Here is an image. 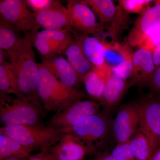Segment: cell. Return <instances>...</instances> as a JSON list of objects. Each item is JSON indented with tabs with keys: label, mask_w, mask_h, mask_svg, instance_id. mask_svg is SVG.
Instances as JSON below:
<instances>
[{
	"label": "cell",
	"mask_w": 160,
	"mask_h": 160,
	"mask_svg": "<svg viewBox=\"0 0 160 160\" xmlns=\"http://www.w3.org/2000/svg\"><path fill=\"white\" fill-rule=\"evenodd\" d=\"M49 152L53 160H83L88 150L72 132H65Z\"/></svg>",
	"instance_id": "4fadbf2b"
},
{
	"label": "cell",
	"mask_w": 160,
	"mask_h": 160,
	"mask_svg": "<svg viewBox=\"0 0 160 160\" xmlns=\"http://www.w3.org/2000/svg\"><path fill=\"white\" fill-rule=\"evenodd\" d=\"M73 35L79 43L84 54L93 67L103 68L108 66L105 57L106 49L104 39L80 32H74Z\"/></svg>",
	"instance_id": "2e32d148"
},
{
	"label": "cell",
	"mask_w": 160,
	"mask_h": 160,
	"mask_svg": "<svg viewBox=\"0 0 160 160\" xmlns=\"http://www.w3.org/2000/svg\"><path fill=\"white\" fill-rule=\"evenodd\" d=\"M66 8L72 27L83 33L100 38L104 32L98 22L94 12L81 1H67Z\"/></svg>",
	"instance_id": "7c38bea8"
},
{
	"label": "cell",
	"mask_w": 160,
	"mask_h": 160,
	"mask_svg": "<svg viewBox=\"0 0 160 160\" xmlns=\"http://www.w3.org/2000/svg\"><path fill=\"white\" fill-rule=\"evenodd\" d=\"M95 160H103L102 158V154L98 155L97 157Z\"/></svg>",
	"instance_id": "8d00e7d4"
},
{
	"label": "cell",
	"mask_w": 160,
	"mask_h": 160,
	"mask_svg": "<svg viewBox=\"0 0 160 160\" xmlns=\"http://www.w3.org/2000/svg\"><path fill=\"white\" fill-rule=\"evenodd\" d=\"M42 63L66 86L73 87L82 82L68 60L62 57L56 56L50 58H42Z\"/></svg>",
	"instance_id": "ac0fdd59"
},
{
	"label": "cell",
	"mask_w": 160,
	"mask_h": 160,
	"mask_svg": "<svg viewBox=\"0 0 160 160\" xmlns=\"http://www.w3.org/2000/svg\"><path fill=\"white\" fill-rule=\"evenodd\" d=\"M35 16L38 25L44 29L72 28L67 8L58 1L50 9L35 13Z\"/></svg>",
	"instance_id": "e0dca14e"
},
{
	"label": "cell",
	"mask_w": 160,
	"mask_h": 160,
	"mask_svg": "<svg viewBox=\"0 0 160 160\" xmlns=\"http://www.w3.org/2000/svg\"><path fill=\"white\" fill-rule=\"evenodd\" d=\"M155 2L135 22L126 38L129 46L139 48L149 37L160 31V1Z\"/></svg>",
	"instance_id": "9c48e42d"
},
{
	"label": "cell",
	"mask_w": 160,
	"mask_h": 160,
	"mask_svg": "<svg viewBox=\"0 0 160 160\" xmlns=\"http://www.w3.org/2000/svg\"><path fill=\"white\" fill-rule=\"evenodd\" d=\"M112 68L109 66L103 68H93L83 78L87 94L98 101L102 93L107 79L111 73Z\"/></svg>",
	"instance_id": "d6986e66"
},
{
	"label": "cell",
	"mask_w": 160,
	"mask_h": 160,
	"mask_svg": "<svg viewBox=\"0 0 160 160\" xmlns=\"http://www.w3.org/2000/svg\"><path fill=\"white\" fill-rule=\"evenodd\" d=\"M35 33H30L32 43L44 58H50L56 56V53L52 50L50 44L46 40L39 38Z\"/></svg>",
	"instance_id": "4316f807"
},
{
	"label": "cell",
	"mask_w": 160,
	"mask_h": 160,
	"mask_svg": "<svg viewBox=\"0 0 160 160\" xmlns=\"http://www.w3.org/2000/svg\"><path fill=\"white\" fill-rule=\"evenodd\" d=\"M110 153L115 160H136L129 149L128 142L117 144Z\"/></svg>",
	"instance_id": "f1b7e54d"
},
{
	"label": "cell",
	"mask_w": 160,
	"mask_h": 160,
	"mask_svg": "<svg viewBox=\"0 0 160 160\" xmlns=\"http://www.w3.org/2000/svg\"><path fill=\"white\" fill-rule=\"evenodd\" d=\"M26 4L34 13L50 9L54 6L53 0H26Z\"/></svg>",
	"instance_id": "f546056e"
},
{
	"label": "cell",
	"mask_w": 160,
	"mask_h": 160,
	"mask_svg": "<svg viewBox=\"0 0 160 160\" xmlns=\"http://www.w3.org/2000/svg\"><path fill=\"white\" fill-rule=\"evenodd\" d=\"M137 104L139 129L148 139L152 156L160 146V98L150 93Z\"/></svg>",
	"instance_id": "52a82bcc"
},
{
	"label": "cell",
	"mask_w": 160,
	"mask_h": 160,
	"mask_svg": "<svg viewBox=\"0 0 160 160\" xmlns=\"http://www.w3.org/2000/svg\"><path fill=\"white\" fill-rule=\"evenodd\" d=\"M28 158L20 157H12L3 160H28Z\"/></svg>",
	"instance_id": "d590c367"
},
{
	"label": "cell",
	"mask_w": 160,
	"mask_h": 160,
	"mask_svg": "<svg viewBox=\"0 0 160 160\" xmlns=\"http://www.w3.org/2000/svg\"><path fill=\"white\" fill-rule=\"evenodd\" d=\"M132 55L126 58L118 66L112 68V72L123 79L128 80L129 79L132 69Z\"/></svg>",
	"instance_id": "83f0119b"
},
{
	"label": "cell",
	"mask_w": 160,
	"mask_h": 160,
	"mask_svg": "<svg viewBox=\"0 0 160 160\" xmlns=\"http://www.w3.org/2000/svg\"><path fill=\"white\" fill-rule=\"evenodd\" d=\"M0 17L25 33H36L40 28L26 1L1 0Z\"/></svg>",
	"instance_id": "ba28073f"
},
{
	"label": "cell",
	"mask_w": 160,
	"mask_h": 160,
	"mask_svg": "<svg viewBox=\"0 0 160 160\" xmlns=\"http://www.w3.org/2000/svg\"><path fill=\"white\" fill-rule=\"evenodd\" d=\"M128 145L136 160H150L152 157L148 140L139 129L129 140Z\"/></svg>",
	"instance_id": "cb8c5ba5"
},
{
	"label": "cell",
	"mask_w": 160,
	"mask_h": 160,
	"mask_svg": "<svg viewBox=\"0 0 160 160\" xmlns=\"http://www.w3.org/2000/svg\"><path fill=\"white\" fill-rule=\"evenodd\" d=\"M20 30L0 17V49L9 50L19 42Z\"/></svg>",
	"instance_id": "d4e9b609"
},
{
	"label": "cell",
	"mask_w": 160,
	"mask_h": 160,
	"mask_svg": "<svg viewBox=\"0 0 160 160\" xmlns=\"http://www.w3.org/2000/svg\"><path fill=\"white\" fill-rule=\"evenodd\" d=\"M102 108L97 101L82 100L56 112L49 120L48 126L63 130L69 129L80 119L101 112Z\"/></svg>",
	"instance_id": "8fae6325"
},
{
	"label": "cell",
	"mask_w": 160,
	"mask_h": 160,
	"mask_svg": "<svg viewBox=\"0 0 160 160\" xmlns=\"http://www.w3.org/2000/svg\"><path fill=\"white\" fill-rule=\"evenodd\" d=\"M150 160H160V146L157 149Z\"/></svg>",
	"instance_id": "836d02e7"
},
{
	"label": "cell",
	"mask_w": 160,
	"mask_h": 160,
	"mask_svg": "<svg viewBox=\"0 0 160 160\" xmlns=\"http://www.w3.org/2000/svg\"><path fill=\"white\" fill-rule=\"evenodd\" d=\"M33 150L0 132V160L12 157L29 158Z\"/></svg>",
	"instance_id": "603a6c76"
},
{
	"label": "cell",
	"mask_w": 160,
	"mask_h": 160,
	"mask_svg": "<svg viewBox=\"0 0 160 160\" xmlns=\"http://www.w3.org/2000/svg\"><path fill=\"white\" fill-rule=\"evenodd\" d=\"M0 94V120L5 126L41 125L45 109L40 100L13 97L1 92Z\"/></svg>",
	"instance_id": "3957f363"
},
{
	"label": "cell",
	"mask_w": 160,
	"mask_h": 160,
	"mask_svg": "<svg viewBox=\"0 0 160 160\" xmlns=\"http://www.w3.org/2000/svg\"><path fill=\"white\" fill-rule=\"evenodd\" d=\"M37 92L44 109L56 112L90 98L87 93L61 82L42 63H38Z\"/></svg>",
	"instance_id": "6da1fadb"
},
{
	"label": "cell",
	"mask_w": 160,
	"mask_h": 160,
	"mask_svg": "<svg viewBox=\"0 0 160 160\" xmlns=\"http://www.w3.org/2000/svg\"><path fill=\"white\" fill-rule=\"evenodd\" d=\"M130 86L128 80L120 78L112 71L98 101L104 111L109 114L119 105Z\"/></svg>",
	"instance_id": "9a60e30c"
},
{
	"label": "cell",
	"mask_w": 160,
	"mask_h": 160,
	"mask_svg": "<svg viewBox=\"0 0 160 160\" xmlns=\"http://www.w3.org/2000/svg\"><path fill=\"white\" fill-rule=\"evenodd\" d=\"M64 53L67 57L68 62L82 82L84 77L92 70L94 67L87 59L79 43L75 38Z\"/></svg>",
	"instance_id": "44dd1931"
},
{
	"label": "cell",
	"mask_w": 160,
	"mask_h": 160,
	"mask_svg": "<svg viewBox=\"0 0 160 160\" xmlns=\"http://www.w3.org/2000/svg\"><path fill=\"white\" fill-rule=\"evenodd\" d=\"M139 123L137 103H126L120 106L112 125L116 144L128 143L138 130Z\"/></svg>",
	"instance_id": "30bf717a"
},
{
	"label": "cell",
	"mask_w": 160,
	"mask_h": 160,
	"mask_svg": "<svg viewBox=\"0 0 160 160\" xmlns=\"http://www.w3.org/2000/svg\"><path fill=\"white\" fill-rule=\"evenodd\" d=\"M146 86L151 94L160 98V66L156 69Z\"/></svg>",
	"instance_id": "4dcf8cb0"
},
{
	"label": "cell",
	"mask_w": 160,
	"mask_h": 160,
	"mask_svg": "<svg viewBox=\"0 0 160 160\" xmlns=\"http://www.w3.org/2000/svg\"><path fill=\"white\" fill-rule=\"evenodd\" d=\"M102 155L103 160H115L111 153H106Z\"/></svg>",
	"instance_id": "e575fe53"
},
{
	"label": "cell",
	"mask_w": 160,
	"mask_h": 160,
	"mask_svg": "<svg viewBox=\"0 0 160 160\" xmlns=\"http://www.w3.org/2000/svg\"><path fill=\"white\" fill-rule=\"evenodd\" d=\"M28 160H53L49 154V151H42L34 155L30 156Z\"/></svg>",
	"instance_id": "1f68e13d"
},
{
	"label": "cell",
	"mask_w": 160,
	"mask_h": 160,
	"mask_svg": "<svg viewBox=\"0 0 160 160\" xmlns=\"http://www.w3.org/2000/svg\"><path fill=\"white\" fill-rule=\"evenodd\" d=\"M0 132L23 146L42 151H49L65 133L63 129L38 125L4 126Z\"/></svg>",
	"instance_id": "5b68a950"
},
{
	"label": "cell",
	"mask_w": 160,
	"mask_h": 160,
	"mask_svg": "<svg viewBox=\"0 0 160 160\" xmlns=\"http://www.w3.org/2000/svg\"><path fill=\"white\" fill-rule=\"evenodd\" d=\"M83 3L91 7L99 20V25L104 33L117 42L123 32L128 29L130 22V14L120 5H115L111 0H83Z\"/></svg>",
	"instance_id": "8992f818"
},
{
	"label": "cell",
	"mask_w": 160,
	"mask_h": 160,
	"mask_svg": "<svg viewBox=\"0 0 160 160\" xmlns=\"http://www.w3.org/2000/svg\"><path fill=\"white\" fill-rule=\"evenodd\" d=\"M132 72L129 81L130 86H146L156 69L152 52L145 48H139L132 53Z\"/></svg>",
	"instance_id": "5bb4252c"
},
{
	"label": "cell",
	"mask_w": 160,
	"mask_h": 160,
	"mask_svg": "<svg viewBox=\"0 0 160 160\" xmlns=\"http://www.w3.org/2000/svg\"><path fill=\"white\" fill-rule=\"evenodd\" d=\"M0 91L16 97H24L20 91L16 72L11 62L7 61L0 65Z\"/></svg>",
	"instance_id": "7402d4cb"
},
{
	"label": "cell",
	"mask_w": 160,
	"mask_h": 160,
	"mask_svg": "<svg viewBox=\"0 0 160 160\" xmlns=\"http://www.w3.org/2000/svg\"><path fill=\"white\" fill-rule=\"evenodd\" d=\"M32 47L30 33L27 32L13 48L7 52L17 74L22 94L40 100L37 92L38 67Z\"/></svg>",
	"instance_id": "7a4b0ae2"
},
{
	"label": "cell",
	"mask_w": 160,
	"mask_h": 160,
	"mask_svg": "<svg viewBox=\"0 0 160 160\" xmlns=\"http://www.w3.org/2000/svg\"><path fill=\"white\" fill-rule=\"evenodd\" d=\"M71 29H43L35 33L39 38L49 42L52 50L57 54L65 53L67 47L75 39Z\"/></svg>",
	"instance_id": "ffe728a7"
},
{
	"label": "cell",
	"mask_w": 160,
	"mask_h": 160,
	"mask_svg": "<svg viewBox=\"0 0 160 160\" xmlns=\"http://www.w3.org/2000/svg\"><path fill=\"white\" fill-rule=\"evenodd\" d=\"M109 113L104 111L78 120L64 132H72L83 143L88 153H98L112 134V122Z\"/></svg>",
	"instance_id": "277c9868"
},
{
	"label": "cell",
	"mask_w": 160,
	"mask_h": 160,
	"mask_svg": "<svg viewBox=\"0 0 160 160\" xmlns=\"http://www.w3.org/2000/svg\"><path fill=\"white\" fill-rule=\"evenodd\" d=\"M153 2L150 0H120L119 5L129 14H141L149 7V4Z\"/></svg>",
	"instance_id": "484cf974"
},
{
	"label": "cell",
	"mask_w": 160,
	"mask_h": 160,
	"mask_svg": "<svg viewBox=\"0 0 160 160\" xmlns=\"http://www.w3.org/2000/svg\"><path fill=\"white\" fill-rule=\"evenodd\" d=\"M9 58L8 52L4 49H0V65L6 62V59Z\"/></svg>",
	"instance_id": "d6a6232c"
}]
</instances>
